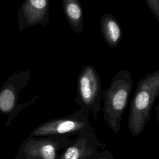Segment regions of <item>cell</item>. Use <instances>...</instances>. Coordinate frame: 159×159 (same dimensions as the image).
<instances>
[{"label":"cell","instance_id":"1","mask_svg":"<svg viewBox=\"0 0 159 159\" xmlns=\"http://www.w3.org/2000/svg\"><path fill=\"white\" fill-rule=\"evenodd\" d=\"M158 95L159 70H157L141 79L134 91L127 119L128 129L133 137L137 138L143 132Z\"/></svg>","mask_w":159,"mask_h":159},{"label":"cell","instance_id":"2","mask_svg":"<svg viewBox=\"0 0 159 159\" xmlns=\"http://www.w3.org/2000/svg\"><path fill=\"white\" fill-rule=\"evenodd\" d=\"M133 83L131 73L127 70H120L112 78L109 86L102 91L104 120L114 134L120 129Z\"/></svg>","mask_w":159,"mask_h":159},{"label":"cell","instance_id":"3","mask_svg":"<svg viewBox=\"0 0 159 159\" xmlns=\"http://www.w3.org/2000/svg\"><path fill=\"white\" fill-rule=\"evenodd\" d=\"M102 93L101 78L98 72L91 65L83 66L78 76L77 97L73 100L83 112H91L94 120L97 119L101 109Z\"/></svg>","mask_w":159,"mask_h":159},{"label":"cell","instance_id":"4","mask_svg":"<svg viewBox=\"0 0 159 159\" xmlns=\"http://www.w3.org/2000/svg\"><path fill=\"white\" fill-rule=\"evenodd\" d=\"M72 140L66 135L29 136L19 147L14 159H58L59 152Z\"/></svg>","mask_w":159,"mask_h":159},{"label":"cell","instance_id":"5","mask_svg":"<svg viewBox=\"0 0 159 159\" xmlns=\"http://www.w3.org/2000/svg\"><path fill=\"white\" fill-rule=\"evenodd\" d=\"M91 127L89 114L79 109L70 115L51 119L42 123L30 133L29 136L40 137L50 135L76 136Z\"/></svg>","mask_w":159,"mask_h":159},{"label":"cell","instance_id":"6","mask_svg":"<svg viewBox=\"0 0 159 159\" xmlns=\"http://www.w3.org/2000/svg\"><path fill=\"white\" fill-rule=\"evenodd\" d=\"M104 148L105 145L99 140L91 127L77 135L59 155L58 159H88L100 149Z\"/></svg>","mask_w":159,"mask_h":159},{"label":"cell","instance_id":"7","mask_svg":"<svg viewBox=\"0 0 159 159\" xmlns=\"http://www.w3.org/2000/svg\"><path fill=\"white\" fill-rule=\"evenodd\" d=\"M99 26L105 42L111 48L117 47L122 39V30L116 17L104 13L101 17Z\"/></svg>","mask_w":159,"mask_h":159},{"label":"cell","instance_id":"8","mask_svg":"<svg viewBox=\"0 0 159 159\" xmlns=\"http://www.w3.org/2000/svg\"><path fill=\"white\" fill-rule=\"evenodd\" d=\"M63 11L71 29L81 34L84 27L83 11L79 0H62Z\"/></svg>","mask_w":159,"mask_h":159},{"label":"cell","instance_id":"9","mask_svg":"<svg viewBox=\"0 0 159 159\" xmlns=\"http://www.w3.org/2000/svg\"><path fill=\"white\" fill-rule=\"evenodd\" d=\"M151 12L159 22V0H145Z\"/></svg>","mask_w":159,"mask_h":159},{"label":"cell","instance_id":"10","mask_svg":"<svg viewBox=\"0 0 159 159\" xmlns=\"http://www.w3.org/2000/svg\"><path fill=\"white\" fill-rule=\"evenodd\" d=\"M88 159H114V156L111 150L104 148Z\"/></svg>","mask_w":159,"mask_h":159},{"label":"cell","instance_id":"11","mask_svg":"<svg viewBox=\"0 0 159 159\" xmlns=\"http://www.w3.org/2000/svg\"><path fill=\"white\" fill-rule=\"evenodd\" d=\"M30 6L38 10L45 11L47 7V0H29Z\"/></svg>","mask_w":159,"mask_h":159},{"label":"cell","instance_id":"12","mask_svg":"<svg viewBox=\"0 0 159 159\" xmlns=\"http://www.w3.org/2000/svg\"><path fill=\"white\" fill-rule=\"evenodd\" d=\"M155 110H156V116H157V119L158 121V123L159 124V102L157 104V106L155 107Z\"/></svg>","mask_w":159,"mask_h":159}]
</instances>
